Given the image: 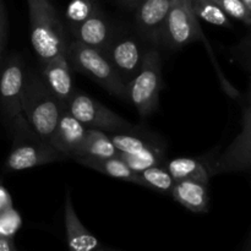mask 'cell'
<instances>
[{"instance_id": "obj_7", "label": "cell", "mask_w": 251, "mask_h": 251, "mask_svg": "<svg viewBox=\"0 0 251 251\" xmlns=\"http://www.w3.org/2000/svg\"><path fill=\"white\" fill-rule=\"evenodd\" d=\"M191 0H172L162 32L161 47L180 49L196 41H205Z\"/></svg>"}, {"instance_id": "obj_22", "label": "cell", "mask_w": 251, "mask_h": 251, "mask_svg": "<svg viewBox=\"0 0 251 251\" xmlns=\"http://www.w3.org/2000/svg\"><path fill=\"white\" fill-rule=\"evenodd\" d=\"M119 158H122L125 162V164L136 173H141L145 169L151 168V167L154 166H166L167 163L164 151L162 147L149 149L136 154L119 152Z\"/></svg>"}, {"instance_id": "obj_9", "label": "cell", "mask_w": 251, "mask_h": 251, "mask_svg": "<svg viewBox=\"0 0 251 251\" xmlns=\"http://www.w3.org/2000/svg\"><path fill=\"white\" fill-rule=\"evenodd\" d=\"M245 171H251V86L243 117L242 131L211 163L212 176Z\"/></svg>"}, {"instance_id": "obj_8", "label": "cell", "mask_w": 251, "mask_h": 251, "mask_svg": "<svg viewBox=\"0 0 251 251\" xmlns=\"http://www.w3.org/2000/svg\"><path fill=\"white\" fill-rule=\"evenodd\" d=\"M26 70L24 59L17 54L0 63V113L6 127L22 114L21 95Z\"/></svg>"}, {"instance_id": "obj_33", "label": "cell", "mask_w": 251, "mask_h": 251, "mask_svg": "<svg viewBox=\"0 0 251 251\" xmlns=\"http://www.w3.org/2000/svg\"><path fill=\"white\" fill-rule=\"evenodd\" d=\"M213 1H215V0H213Z\"/></svg>"}, {"instance_id": "obj_5", "label": "cell", "mask_w": 251, "mask_h": 251, "mask_svg": "<svg viewBox=\"0 0 251 251\" xmlns=\"http://www.w3.org/2000/svg\"><path fill=\"white\" fill-rule=\"evenodd\" d=\"M162 85L161 54L156 47H151L147 49L139 74L127 83V100L141 117H149L157 109Z\"/></svg>"}, {"instance_id": "obj_18", "label": "cell", "mask_w": 251, "mask_h": 251, "mask_svg": "<svg viewBox=\"0 0 251 251\" xmlns=\"http://www.w3.org/2000/svg\"><path fill=\"white\" fill-rule=\"evenodd\" d=\"M167 171L169 172L176 181L184 179H194L208 184L211 174V164L198 158H176L166 163Z\"/></svg>"}, {"instance_id": "obj_10", "label": "cell", "mask_w": 251, "mask_h": 251, "mask_svg": "<svg viewBox=\"0 0 251 251\" xmlns=\"http://www.w3.org/2000/svg\"><path fill=\"white\" fill-rule=\"evenodd\" d=\"M147 49L136 37L115 33L104 55L127 85L139 74Z\"/></svg>"}, {"instance_id": "obj_2", "label": "cell", "mask_w": 251, "mask_h": 251, "mask_svg": "<svg viewBox=\"0 0 251 251\" xmlns=\"http://www.w3.org/2000/svg\"><path fill=\"white\" fill-rule=\"evenodd\" d=\"M21 105L22 114L34 131L50 142L64 105L54 97L41 75H37L33 69L27 68L26 70Z\"/></svg>"}, {"instance_id": "obj_30", "label": "cell", "mask_w": 251, "mask_h": 251, "mask_svg": "<svg viewBox=\"0 0 251 251\" xmlns=\"http://www.w3.org/2000/svg\"><path fill=\"white\" fill-rule=\"evenodd\" d=\"M140 1H141V0H119L120 4H123L126 7H130V9H132V7L136 9V6L140 4Z\"/></svg>"}, {"instance_id": "obj_31", "label": "cell", "mask_w": 251, "mask_h": 251, "mask_svg": "<svg viewBox=\"0 0 251 251\" xmlns=\"http://www.w3.org/2000/svg\"><path fill=\"white\" fill-rule=\"evenodd\" d=\"M243 251H251V234H250V237H249V240H248L247 245H245L244 250H243Z\"/></svg>"}, {"instance_id": "obj_26", "label": "cell", "mask_w": 251, "mask_h": 251, "mask_svg": "<svg viewBox=\"0 0 251 251\" xmlns=\"http://www.w3.org/2000/svg\"><path fill=\"white\" fill-rule=\"evenodd\" d=\"M228 15L251 26V10L244 0H215Z\"/></svg>"}, {"instance_id": "obj_29", "label": "cell", "mask_w": 251, "mask_h": 251, "mask_svg": "<svg viewBox=\"0 0 251 251\" xmlns=\"http://www.w3.org/2000/svg\"><path fill=\"white\" fill-rule=\"evenodd\" d=\"M0 251H19L15 248L14 238L0 237Z\"/></svg>"}, {"instance_id": "obj_27", "label": "cell", "mask_w": 251, "mask_h": 251, "mask_svg": "<svg viewBox=\"0 0 251 251\" xmlns=\"http://www.w3.org/2000/svg\"><path fill=\"white\" fill-rule=\"evenodd\" d=\"M7 29H9V22H7L6 9L2 0H0V63L2 60V53L6 46Z\"/></svg>"}, {"instance_id": "obj_3", "label": "cell", "mask_w": 251, "mask_h": 251, "mask_svg": "<svg viewBox=\"0 0 251 251\" xmlns=\"http://www.w3.org/2000/svg\"><path fill=\"white\" fill-rule=\"evenodd\" d=\"M27 5L31 44L41 64L65 53L69 42L51 0H27Z\"/></svg>"}, {"instance_id": "obj_13", "label": "cell", "mask_w": 251, "mask_h": 251, "mask_svg": "<svg viewBox=\"0 0 251 251\" xmlns=\"http://www.w3.org/2000/svg\"><path fill=\"white\" fill-rule=\"evenodd\" d=\"M74 39L85 46L105 53L115 36L114 28L102 10L98 9L86 21L70 28Z\"/></svg>"}, {"instance_id": "obj_16", "label": "cell", "mask_w": 251, "mask_h": 251, "mask_svg": "<svg viewBox=\"0 0 251 251\" xmlns=\"http://www.w3.org/2000/svg\"><path fill=\"white\" fill-rule=\"evenodd\" d=\"M207 186L208 184L194 180V179L178 180L174 184L171 196L176 202L180 203L191 212H207L208 205H210Z\"/></svg>"}, {"instance_id": "obj_21", "label": "cell", "mask_w": 251, "mask_h": 251, "mask_svg": "<svg viewBox=\"0 0 251 251\" xmlns=\"http://www.w3.org/2000/svg\"><path fill=\"white\" fill-rule=\"evenodd\" d=\"M140 185L151 190L158 191L164 195H171L176 180L167 171L166 166H154L139 173Z\"/></svg>"}, {"instance_id": "obj_15", "label": "cell", "mask_w": 251, "mask_h": 251, "mask_svg": "<svg viewBox=\"0 0 251 251\" xmlns=\"http://www.w3.org/2000/svg\"><path fill=\"white\" fill-rule=\"evenodd\" d=\"M64 222H65L66 242L69 251H92L98 249V239L82 225L78 218L70 194L65 196V207H64Z\"/></svg>"}, {"instance_id": "obj_19", "label": "cell", "mask_w": 251, "mask_h": 251, "mask_svg": "<svg viewBox=\"0 0 251 251\" xmlns=\"http://www.w3.org/2000/svg\"><path fill=\"white\" fill-rule=\"evenodd\" d=\"M82 156L109 158V157L119 156V151L113 145L109 135L105 134L104 131L96 129H86L82 145H81L80 151L75 158Z\"/></svg>"}, {"instance_id": "obj_12", "label": "cell", "mask_w": 251, "mask_h": 251, "mask_svg": "<svg viewBox=\"0 0 251 251\" xmlns=\"http://www.w3.org/2000/svg\"><path fill=\"white\" fill-rule=\"evenodd\" d=\"M41 77L59 103L66 107L76 91L71 77L70 63L66 58V51L41 64Z\"/></svg>"}, {"instance_id": "obj_32", "label": "cell", "mask_w": 251, "mask_h": 251, "mask_svg": "<svg viewBox=\"0 0 251 251\" xmlns=\"http://www.w3.org/2000/svg\"><path fill=\"white\" fill-rule=\"evenodd\" d=\"M92 251H109V250H100V249H95V250H92Z\"/></svg>"}, {"instance_id": "obj_6", "label": "cell", "mask_w": 251, "mask_h": 251, "mask_svg": "<svg viewBox=\"0 0 251 251\" xmlns=\"http://www.w3.org/2000/svg\"><path fill=\"white\" fill-rule=\"evenodd\" d=\"M66 109L87 129L100 130L108 134L139 132L140 130L139 126L77 90L66 104Z\"/></svg>"}, {"instance_id": "obj_28", "label": "cell", "mask_w": 251, "mask_h": 251, "mask_svg": "<svg viewBox=\"0 0 251 251\" xmlns=\"http://www.w3.org/2000/svg\"><path fill=\"white\" fill-rule=\"evenodd\" d=\"M12 206L14 205H12L11 195H10L9 191L6 190V188L0 183V212L6 210V208L12 207Z\"/></svg>"}, {"instance_id": "obj_1", "label": "cell", "mask_w": 251, "mask_h": 251, "mask_svg": "<svg viewBox=\"0 0 251 251\" xmlns=\"http://www.w3.org/2000/svg\"><path fill=\"white\" fill-rule=\"evenodd\" d=\"M7 131L12 140V149L5 161L7 171H25L65 159L50 142L34 131L24 114L9 125Z\"/></svg>"}, {"instance_id": "obj_11", "label": "cell", "mask_w": 251, "mask_h": 251, "mask_svg": "<svg viewBox=\"0 0 251 251\" xmlns=\"http://www.w3.org/2000/svg\"><path fill=\"white\" fill-rule=\"evenodd\" d=\"M172 0H141L136 6L135 25L139 36L152 47H161L164 22Z\"/></svg>"}, {"instance_id": "obj_23", "label": "cell", "mask_w": 251, "mask_h": 251, "mask_svg": "<svg viewBox=\"0 0 251 251\" xmlns=\"http://www.w3.org/2000/svg\"><path fill=\"white\" fill-rule=\"evenodd\" d=\"M191 4L196 16L202 19L203 21L216 26H232L228 15L213 0H191Z\"/></svg>"}, {"instance_id": "obj_4", "label": "cell", "mask_w": 251, "mask_h": 251, "mask_svg": "<svg viewBox=\"0 0 251 251\" xmlns=\"http://www.w3.org/2000/svg\"><path fill=\"white\" fill-rule=\"evenodd\" d=\"M66 58L71 69L95 80L113 96L127 100V85L102 51L74 39L68 43Z\"/></svg>"}, {"instance_id": "obj_17", "label": "cell", "mask_w": 251, "mask_h": 251, "mask_svg": "<svg viewBox=\"0 0 251 251\" xmlns=\"http://www.w3.org/2000/svg\"><path fill=\"white\" fill-rule=\"evenodd\" d=\"M82 166L88 167L91 169L105 174L112 178L120 179V180L129 181V183L140 185V176L136 172L131 171L129 167L125 164L122 158L118 157H109V158H98V157H77L75 158Z\"/></svg>"}, {"instance_id": "obj_14", "label": "cell", "mask_w": 251, "mask_h": 251, "mask_svg": "<svg viewBox=\"0 0 251 251\" xmlns=\"http://www.w3.org/2000/svg\"><path fill=\"white\" fill-rule=\"evenodd\" d=\"M86 129L68 109L63 108L50 145H53L65 158H75L85 137Z\"/></svg>"}, {"instance_id": "obj_25", "label": "cell", "mask_w": 251, "mask_h": 251, "mask_svg": "<svg viewBox=\"0 0 251 251\" xmlns=\"http://www.w3.org/2000/svg\"><path fill=\"white\" fill-rule=\"evenodd\" d=\"M21 226L22 218L14 206L0 212V237L14 238Z\"/></svg>"}, {"instance_id": "obj_24", "label": "cell", "mask_w": 251, "mask_h": 251, "mask_svg": "<svg viewBox=\"0 0 251 251\" xmlns=\"http://www.w3.org/2000/svg\"><path fill=\"white\" fill-rule=\"evenodd\" d=\"M98 9L100 7L96 4V0H71L65 11L69 28L82 24Z\"/></svg>"}, {"instance_id": "obj_20", "label": "cell", "mask_w": 251, "mask_h": 251, "mask_svg": "<svg viewBox=\"0 0 251 251\" xmlns=\"http://www.w3.org/2000/svg\"><path fill=\"white\" fill-rule=\"evenodd\" d=\"M108 135L115 149L122 153L136 154L149 149L162 147L161 145L151 141L145 135H140L139 132H115Z\"/></svg>"}]
</instances>
